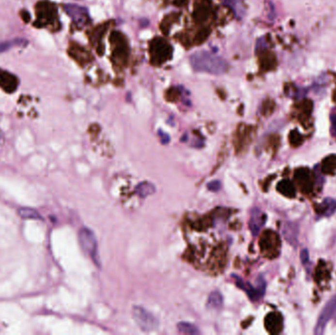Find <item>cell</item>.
Returning <instances> with one entry per match:
<instances>
[{
    "label": "cell",
    "mask_w": 336,
    "mask_h": 335,
    "mask_svg": "<svg viewBox=\"0 0 336 335\" xmlns=\"http://www.w3.org/2000/svg\"><path fill=\"white\" fill-rule=\"evenodd\" d=\"M193 69L212 75H222L228 69V63L222 57L210 51H198L190 56Z\"/></svg>",
    "instance_id": "obj_1"
},
{
    "label": "cell",
    "mask_w": 336,
    "mask_h": 335,
    "mask_svg": "<svg viewBox=\"0 0 336 335\" xmlns=\"http://www.w3.org/2000/svg\"><path fill=\"white\" fill-rule=\"evenodd\" d=\"M19 214L24 219H31V220H42V215L33 209L31 208H22L19 210Z\"/></svg>",
    "instance_id": "obj_15"
},
{
    "label": "cell",
    "mask_w": 336,
    "mask_h": 335,
    "mask_svg": "<svg viewBox=\"0 0 336 335\" xmlns=\"http://www.w3.org/2000/svg\"><path fill=\"white\" fill-rule=\"evenodd\" d=\"M282 234H283V236L284 238L289 242L291 243L292 245H296V242L298 240V227L291 223V222H287V223H284L282 228Z\"/></svg>",
    "instance_id": "obj_10"
},
{
    "label": "cell",
    "mask_w": 336,
    "mask_h": 335,
    "mask_svg": "<svg viewBox=\"0 0 336 335\" xmlns=\"http://www.w3.org/2000/svg\"><path fill=\"white\" fill-rule=\"evenodd\" d=\"M278 190L283 195L288 196V197H293L294 194H295V188H294L293 184L290 181H288V180L280 182L279 185H278Z\"/></svg>",
    "instance_id": "obj_17"
},
{
    "label": "cell",
    "mask_w": 336,
    "mask_h": 335,
    "mask_svg": "<svg viewBox=\"0 0 336 335\" xmlns=\"http://www.w3.org/2000/svg\"><path fill=\"white\" fill-rule=\"evenodd\" d=\"M223 306V297L219 291H214L210 294L207 308L210 310H219Z\"/></svg>",
    "instance_id": "obj_12"
},
{
    "label": "cell",
    "mask_w": 336,
    "mask_h": 335,
    "mask_svg": "<svg viewBox=\"0 0 336 335\" xmlns=\"http://www.w3.org/2000/svg\"><path fill=\"white\" fill-rule=\"evenodd\" d=\"M39 42H40L43 46H46V47H50V46H53V43H52L51 38L47 35L46 32H45V31H42V32L40 33V35H39Z\"/></svg>",
    "instance_id": "obj_18"
},
{
    "label": "cell",
    "mask_w": 336,
    "mask_h": 335,
    "mask_svg": "<svg viewBox=\"0 0 336 335\" xmlns=\"http://www.w3.org/2000/svg\"><path fill=\"white\" fill-rule=\"evenodd\" d=\"M79 242L84 252L92 259L93 263L96 266L100 267V259H99L98 249H97V240L94 233L87 227L82 228L79 231Z\"/></svg>",
    "instance_id": "obj_2"
},
{
    "label": "cell",
    "mask_w": 336,
    "mask_h": 335,
    "mask_svg": "<svg viewBox=\"0 0 336 335\" xmlns=\"http://www.w3.org/2000/svg\"><path fill=\"white\" fill-rule=\"evenodd\" d=\"M266 221V215L259 209H254L251 213V218L249 221V227L252 231L253 235L257 236L260 232Z\"/></svg>",
    "instance_id": "obj_7"
},
{
    "label": "cell",
    "mask_w": 336,
    "mask_h": 335,
    "mask_svg": "<svg viewBox=\"0 0 336 335\" xmlns=\"http://www.w3.org/2000/svg\"><path fill=\"white\" fill-rule=\"evenodd\" d=\"M330 123H331V127H330L331 135L336 138V112H332L330 114Z\"/></svg>",
    "instance_id": "obj_20"
},
{
    "label": "cell",
    "mask_w": 336,
    "mask_h": 335,
    "mask_svg": "<svg viewBox=\"0 0 336 335\" xmlns=\"http://www.w3.org/2000/svg\"><path fill=\"white\" fill-rule=\"evenodd\" d=\"M2 141H3V135H2V133L0 132V144L2 143Z\"/></svg>",
    "instance_id": "obj_23"
},
{
    "label": "cell",
    "mask_w": 336,
    "mask_h": 335,
    "mask_svg": "<svg viewBox=\"0 0 336 335\" xmlns=\"http://www.w3.org/2000/svg\"><path fill=\"white\" fill-rule=\"evenodd\" d=\"M319 213L322 216L329 217L336 212V200L332 198H325L321 205L320 206V209L318 210Z\"/></svg>",
    "instance_id": "obj_11"
},
{
    "label": "cell",
    "mask_w": 336,
    "mask_h": 335,
    "mask_svg": "<svg viewBox=\"0 0 336 335\" xmlns=\"http://www.w3.org/2000/svg\"><path fill=\"white\" fill-rule=\"evenodd\" d=\"M28 45V41L25 39H14L10 41H6L0 44V53L6 52L14 47H22Z\"/></svg>",
    "instance_id": "obj_13"
},
{
    "label": "cell",
    "mask_w": 336,
    "mask_h": 335,
    "mask_svg": "<svg viewBox=\"0 0 336 335\" xmlns=\"http://www.w3.org/2000/svg\"><path fill=\"white\" fill-rule=\"evenodd\" d=\"M223 4L233 11L237 19H242L246 13L244 0H223Z\"/></svg>",
    "instance_id": "obj_9"
},
{
    "label": "cell",
    "mask_w": 336,
    "mask_h": 335,
    "mask_svg": "<svg viewBox=\"0 0 336 335\" xmlns=\"http://www.w3.org/2000/svg\"><path fill=\"white\" fill-rule=\"evenodd\" d=\"M136 192H137L138 196H140L141 198H147V197L154 194L155 187L153 184H152L150 182H142L137 186Z\"/></svg>",
    "instance_id": "obj_14"
},
{
    "label": "cell",
    "mask_w": 336,
    "mask_h": 335,
    "mask_svg": "<svg viewBox=\"0 0 336 335\" xmlns=\"http://www.w3.org/2000/svg\"><path fill=\"white\" fill-rule=\"evenodd\" d=\"M177 329L182 334H189V335H197L199 333V330L197 328L196 325L189 323V322H179L177 324Z\"/></svg>",
    "instance_id": "obj_16"
},
{
    "label": "cell",
    "mask_w": 336,
    "mask_h": 335,
    "mask_svg": "<svg viewBox=\"0 0 336 335\" xmlns=\"http://www.w3.org/2000/svg\"><path fill=\"white\" fill-rule=\"evenodd\" d=\"M233 277L235 278V282H236L237 286L247 293V295L249 296V298L253 301V302H258L259 300H260L263 297L265 293L266 284L264 279L261 276L258 278L256 287L250 284L249 282H245L243 279L239 278L238 276L233 275Z\"/></svg>",
    "instance_id": "obj_4"
},
{
    "label": "cell",
    "mask_w": 336,
    "mask_h": 335,
    "mask_svg": "<svg viewBox=\"0 0 336 335\" xmlns=\"http://www.w3.org/2000/svg\"><path fill=\"white\" fill-rule=\"evenodd\" d=\"M300 257H301V261L302 263L304 264L305 267H307L308 269V266L310 265V254H309V251L308 249H303L301 251V254H300Z\"/></svg>",
    "instance_id": "obj_19"
},
{
    "label": "cell",
    "mask_w": 336,
    "mask_h": 335,
    "mask_svg": "<svg viewBox=\"0 0 336 335\" xmlns=\"http://www.w3.org/2000/svg\"><path fill=\"white\" fill-rule=\"evenodd\" d=\"M64 10L71 20L79 27H83L90 21L89 11L86 7L77 4H65Z\"/></svg>",
    "instance_id": "obj_6"
},
{
    "label": "cell",
    "mask_w": 336,
    "mask_h": 335,
    "mask_svg": "<svg viewBox=\"0 0 336 335\" xmlns=\"http://www.w3.org/2000/svg\"><path fill=\"white\" fill-rule=\"evenodd\" d=\"M264 324L265 328L270 333H279L282 329V318L277 313H271L266 316Z\"/></svg>",
    "instance_id": "obj_8"
},
{
    "label": "cell",
    "mask_w": 336,
    "mask_h": 335,
    "mask_svg": "<svg viewBox=\"0 0 336 335\" xmlns=\"http://www.w3.org/2000/svg\"><path fill=\"white\" fill-rule=\"evenodd\" d=\"M132 315L136 323L144 331H152L156 329L158 326L157 319L153 314H151L146 309H144L143 307H140V306L133 307Z\"/></svg>",
    "instance_id": "obj_3"
},
{
    "label": "cell",
    "mask_w": 336,
    "mask_h": 335,
    "mask_svg": "<svg viewBox=\"0 0 336 335\" xmlns=\"http://www.w3.org/2000/svg\"><path fill=\"white\" fill-rule=\"evenodd\" d=\"M221 188V183L219 181H213L208 184V189L212 192H217Z\"/></svg>",
    "instance_id": "obj_21"
},
{
    "label": "cell",
    "mask_w": 336,
    "mask_h": 335,
    "mask_svg": "<svg viewBox=\"0 0 336 335\" xmlns=\"http://www.w3.org/2000/svg\"><path fill=\"white\" fill-rule=\"evenodd\" d=\"M335 312H336V295H334L323 307L314 330L315 334L322 335L324 333L327 322L334 316Z\"/></svg>",
    "instance_id": "obj_5"
},
{
    "label": "cell",
    "mask_w": 336,
    "mask_h": 335,
    "mask_svg": "<svg viewBox=\"0 0 336 335\" xmlns=\"http://www.w3.org/2000/svg\"><path fill=\"white\" fill-rule=\"evenodd\" d=\"M158 134H159V136H160V138H161V143H162V144H167L168 142H169V136H168L167 134H165V133L162 132V131H159Z\"/></svg>",
    "instance_id": "obj_22"
}]
</instances>
